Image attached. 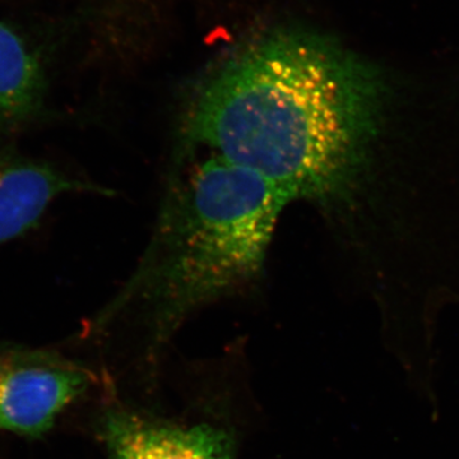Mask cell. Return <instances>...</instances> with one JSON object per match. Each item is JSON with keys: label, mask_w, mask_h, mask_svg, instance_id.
<instances>
[{"label": "cell", "mask_w": 459, "mask_h": 459, "mask_svg": "<svg viewBox=\"0 0 459 459\" xmlns=\"http://www.w3.org/2000/svg\"><path fill=\"white\" fill-rule=\"evenodd\" d=\"M92 189L48 162L0 152V244L35 228L59 195Z\"/></svg>", "instance_id": "5"}, {"label": "cell", "mask_w": 459, "mask_h": 459, "mask_svg": "<svg viewBox=\"0 0 459 459\" xmlns=\"http://www.w3.org/2000/svg\"><path fill=\"white\" fill-rule=\"evenodd\" d=\"M104 437L111 459H232L229 437L207 425L174 427L113 413Z\"/></svg>", "instance_id": "4"}, {"label": "cell", "mask_w": 459, "mask_h": 459, "mask_svg": "<svg viewBox=\"0 0 459 459\" xmlns=\"http://www.w3.org/2000/svg\"><path fill=\"white\" fill-rule=\"evenodd\" d=\"M382 100L379 74L351 51L319 33L282 30L238 51L202 84L184 134L291 202L327 204L355 186Z\"/></svg>", "instance_id": "1"}, {"label": "cell", "mask_w": 459, "mask_h": 459, "mask_svg": "<svg viewBox=\"0 0 459 459\" xmlns=\"http://www.w3.org/2000/svg\"><path fill=\"white\" fill-rule=\"evenodd\" d=\"M89 377L53 352L0 347V430L41 437L86 391Z\"/></svg>", "instance_id": "3"}, {"label": "cell", "mask_w": 459, "mask_h": 459, "mask_svg": "<svg viewBox=\"0 0 459 459\" xmlns=\"http://www.w3.org/2000/svg\"><path fill=\"white\" fill-rule=\"evenodd\" d=\"M49 90L38 48L12 23L0 20V137L41 113Z\"/></svg>", "instance_id": "6"}, {"label": "cell", "mask_w": 459, "mask_h": 459, "mask_svg": "<svg viewBox=\"0 0 459 459\" xmlns=\"http://www.w3.org/2000/svg\"><path fill=\"white\" fill-rule=\"evenodd\" d=\"M291 204L267 179L208 153L166 198L152 241L115 307L143 305L160 327L249 285Z\"/></svg>", "instance_id": "2"}]
</instances>
